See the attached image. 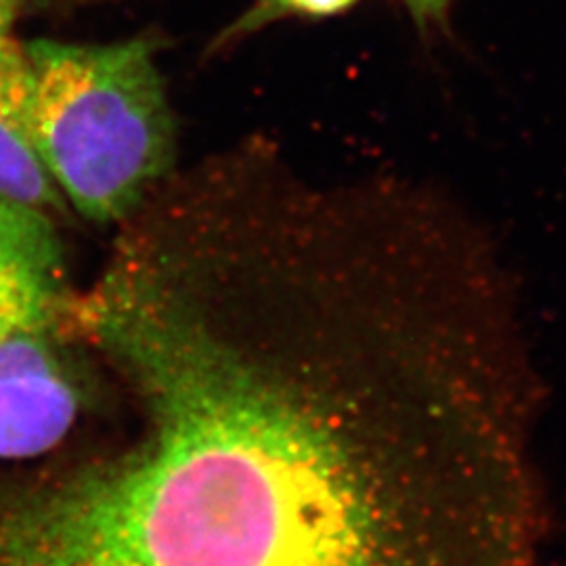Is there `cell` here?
<instances>
[{
	"label": "cell",
	"instance_id": "6",
	"mask_svg": "<svg viewBox=\"0 0 566 566\" xmlns=\"http://www.w3.org/2000/svg\"><path fill=\"white\" fill-rule=\"evenodd\" d=\"M411 20L426 34L430 28H446L451 0H403Z\"/></svg>",
	"mask_w": 566,
	"mask_h": 566
},
{
	"label": "cell",
	"instance_id": "2",
	"mask_svg": "<svg viewBox=\"0 0 566 566\" xmlns=\"http://www.w3.org/2000/svg\"><path fill=\"white\" fill-rule=\"evenodd\" d=\"M25 53L32 137L49 177L93 223L130 217L175 149L156 42L32 41Z\"/></svg>",
	"mask_w": 566,
	"mask_h": 566
},
{
	"label": "cell",
	"instance_id": "4",
	"mask_svg": "<svg viewBox=\"0 0 566 566\" xmlns=\"http://www.w3.org/2000/svg\"><path fill=\"white\" fill-rule=\"evenodd\" d=\"M0 196L42 212L63 210L60 189L49 177L32 137V120L0 109Z\"/></svg>",
	"mask_w": 566,
	"mask_h": 566
},
{
	"label": "cell",
	"instance_id": "3",
	"mask_svg": "<svg viewBox=\"0 0 566 566\" xmlns=\"http://www.w3.org/2000/svg\"><path fill=\"white\" fill-rule=\"evenodd\" d=\"M78 344L55 224L0 196V462L67 443L91 401Z\"/></svg>",
	"mask_w": 566,
	"mask_h": 566
},
{
	"label": "cell",
	"instance_id": "5",
	"mask_svg": "<svg viewBox=\"0 0 566 566\" xmlns=\"http://www.w3.org/2000/svg\"><path fill=\"white\" fill-rule=\"evenodd\" d=\"M359 0H256L240 20L233 21L214 46L238 41L283 18H329L355 7Z\"/></svg>",
	"mask_w": 566,
	"mask_h": 566
},
{
	"label": "cell",
	"instance_id": "1",
	"mask_svg": "<svg viewBox=\"0 0 566 566\" xmlns=\"http://www.w3.org/2000/svg\"><path fill=\"white\" fill-rule=\"evenodd\" d=\"M380 245L142 238L74 324L105 441L0 472V566H446L430 324Z\"/></svg>",
	"mask_w": 566,
	"mask_h": 566
},
{
	"label": "cell",
	"instance_id": "7",
	"mask_svg": "<svg viewBox=\"0 0 566 566\" xmlns=\"http://www.w3.org/2000/svg\"><path fill=\"white\" fill-rule=\"evenodd\" d=\"M20 0H0V36L11 34V23L15 20Z\"/></svg>",
	"mask_w": 566,
	"mask_h": 566
}]
</instances>
